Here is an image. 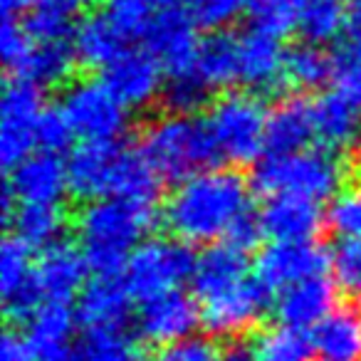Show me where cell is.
Returning a JSON list of instances; mask_svg holds the SVG:
<instances>
[{
  "mask_svg": "<svg viewBox=\"0 0 361 361\" xmlns=\"http://www.w3.org/2000/svg\"><path fill=\"white\" fill-rule=\"evenodd\" d=\"M250 206V183L233 169H206L180 180L166 198L161 223L180 243L216 245Z\"/></svg>",
  "mask_w": 361,
  "mask_h": 361,
  "instance_id": "1",
  "label": "cell"
},
{
  "mask_svg": "<svg viewBox=\"0 0 361 361\" xmlns=\"http://www.w3.org/2000/svg\"><path fill=\"white\" fill-rule=\"evenodd\" d=\"M154 206L124 201V198H97L87 201L77 216V238L90 270L99 277L124 272L131 252L144 243L154 226Z\"/></svg>",
  "mask_w": 361,
  "mask_h": 361,
  "instance_id": "2",
  "label": "cell"
},
{
  "mask_svg": "<svg viewBox=\"0 0 361 361\" xmlns=\"http://www.w3.org/2000/svg\"><path fill=\"white\" fill-rule=\"evenodd\" d=\"M141 151L164 180H186L213 169L221 151L208 121L193 114H164L154 119L141 136Z\"/></svg>",
  "mask_w": 361,
  "mask_h": 361,
  "instance_id": "3",
  "label": "cell"
},
{
  "mask_svg": "<svg viewBox=\"0 0 361 361\" xmlns=\"http://www.w3.org/2000/svg\"><path fill=\"white\" fill-rule=\"evenodd\" d=\"M250 180V186L265 198L322 203L339 193L344 166L329 149H305L287 156H265L255 164Z\"/></svg>",
  "mask_w": 361,
  "mask_h": 361,
  "instance_id": "4",
  "label": "cell"
},
{
  "mask_svg": "<svg viewBox=\"0 0 361 361\" xmlns=\"http://www.w3.org/2000/svg\"><path fill=\"white\" fill-rule=\"evenodd\" d=\"M267 114L260 97L250 92H226L211 104L208 126L221 151V159L250 164L265 151Z\"/></svg>",
  "mask_w": 361,
  "mask_h": 361,
  "instance_id": "5",
  "label": "cell"
},
{
  "mask_svg": "<svg viewBox=\"0 0 361 361\" xmlns=\"http://www.w3.org/2000/svg\"><path fill=\"white\" fill-rule=\"evenodd\" d=\"M196 257L186 243L169 240V238H149L144 240L124 267V282L134 300H151L178 290L186 280H191Z\"/></svg>",
  "mask_w": 361,
  "mask_h": 361,
  "instance_id": "6",
  "label": "cell"
},
{
  "mask_svg": "<svg viewBox=\"0 0 361 361\" xmlns=\"http://www.w3.org/2000/svg\"><path fill=\"white\" fill-rule=\"evenodd\" d=\"M42 114L40 87L23 80L8 82L0 99V164L8 173L35 154Z\"/></svg>",
  "mask_w": 361,
  "mask_h": 361,
  "instance_id": "7",
  "label": "cell"
},
{
  "mask_svg": "<svg viewBox=\"0 0 361 361\" xmlns=\"http://www.w3.org/2000/svg\"><path fill=\"white\" fill-rule=\"evenodd\" d=\"M62 111L82 141H116L129 124V109L102 80H77L65 90Z\"/></svg>",
  "mask_w": 361,
  "mask_h": 361,
  "instance_id": "8",
  "label": "cell"
},
{
  "mask_svg": "<svg viewBox=\"0 0 361 361\" xmlns=\"http://www.w3.org/2000/svg\"><path fill=\"white\" fill-rule=\"evenodd\" d=\"M196 27L191 13L183 8H166L151 20L144 35L146 50L156 57L169 80L191 75L196 70V55L201 45Z\"/></svg>",
  "mask_w": 361,
  "mask_h": 361,
  "instance_id": "9",
  "label": "cell"
},
{
  "mask_svg": "<svg viewBox=\"0 0 361 361\" xmlns=\"http://www.w3.org/2000/svg\"><path fill=\"white\" fill-rule=\"evenodd\" d=\"M267 307L270 292L255 277H245L231 290L201 302L203 326L216 336L238 339L260 324Z\"/></svg>",
  "mask_w": 361,
  "mask_h": 361,
  "instance_id": "10",
  "label": "cell"
},
{
  "mask_svg": "<svg viewBox=\"0 0 361 361\" xmlns=\"http://www.w3.org/2000/svg\"><path fill=\"white\" fill-rule=\"evenodd\" d=\"M331 255L317 243H267L255 257V280L267 292H282L297 282L322 277Z\"/></svg>",
  "mask_w": 361,
  "mask_h": 361,
  "instance_id": "11",
  "label": "cell"
},
{
  "mask_svg": "<svg viewBox=\"0 0 361 361\" xmlns=\"http://www.w3.org/2000/svg\"><path fill=\"white\" fill-rule=\"evenodd\" d=\"M198 324H203L201 307L191 295L180 290L141 302L136 314V331L141 339L164 349L193 336Z\"/></svg>",
  "mask_w": 361,
  "mask_h": 361,
  "instance_id": "12",
  "label": "cell"
},
{
  "mask_svg": "<svg viewBox=\"0 0 361 361\" xmlns=\"http://www.w3.org/2000/svg\"><path fill=\"white\" fill-rule=\"evenodd\" d=\"M32 247L18 235H8L0 243V295L8 319L27 322L42 305V292L35 277Z\"/></svg>",
  "mask_w": 361,
  "mask_h": 361,
  "instance_id": "13",
  "label": "cell"
},
{
  "mask_svg": "<svg viewBox=\"0 0 361 361\" xmlns=\"http://www.w3.org/2000/svg\"><path fill=\"white\" fill-rule=\"evenodd\" d=\"M102 82L126 109H146L164 94V70L149 50L121 52L102 70Z\"/></svg>",
  "mask_w": 361,
  "mask_h": 361,
  "instance_id": "14",
  "label": "cell"
},
{
  "mask_svg": "<svg viewBox=\"0 0 361 361\" xmlns=\"http://www.w3.org/2000/svg\"><path fill=\"white\" fill-rule=\"evenodd\" d=\"M87 272H90V262H87L82 247L72 245V243H57V245L47 247L35 262L37 287H40L45 302L70 305L87 287Z\"/></svg>",
  "mask_w": 361,
  "mask_h": 361,
  "instance_id": "15",
  "label": "cell"
},
{
  "mask_svg": "<svg viewBox=\"0 0 361 361\" xmlns=\"http://www.w3.org/2000/svg\"><path fill=\"white\" fill-rule=\"evenodd\" d=\"M6 186L13 191L18 203H60L70 191L67 180V161L60 154L35 151L30 159L8 173Z\"/></svg>",
  "mask_w": 361,
  "mask_h": 361,
  "instance_id": "16",
  "label": "cell"
},
{
  "mask_svg": "<svg viewBox=\"0 0 361 361\" xmlns=\"http://www.w3.org/2000/svg\"><path fill=\"white\" fill-rule=\"evenodd\" d=\"M265 238L270 243H314L326 218L319 203L305 198H267L257 213Z\"/></svg>",
  "mask_w": 361,
  "mask_h": 361,
  "instance_id": "17",
  "label": "cell"
},
{
  "mask_svg": "<svg viewBox=\"0 0 361 361\" xmlns=\"http://www.w3.org/2000/svg\"><path fill=\"white\" fill-rule=\"evenodd\" d=\"M119 141H82L67 156L70 193L85 201L106 198L111 171L119 156Z\"/></svg>",
  "mask_w": 361,
  "mask_h": 361,
  "instance_id": "18",
  "label": "cell"
},
{
  "mask_svg": "<svg viewBox=\"0 0 361 361\" xmlns=\"http://www.w3.org/2000/svg\"><path fill=\"white\" fill-rule=\"evenodd\" d=\"M131 300L134 295L126 287L124 277L97 275L77 297V319L87 326V331L121 329L131 314Z\"/></svg>",
  "mask_w": 361,
  "mask_h": 361,
  "instance_id": "19",
  "label": "cell"
},
{
  "mask_svg": "<svg viewBox=\"0 0 361 361\" xmlns=\"http://www.w3.org/2000/svg\"><path fill=\"white\" fill-rule=\"evenodd\" d=\"M334 302H336L334 282H329L322 275L305 282H297V285L282 290L275 302V314L282 326L307 331V329H317L336 310Z\"/></svg>",
  "mask_w": 361,
  "mask_h": 361,
  "instance_id": "20",
  "label": "cell"
},
{
  "mask_svg": "<svg viewBox=\"0 0 361 361\" xmlns=\"http://www.w3.org/2000/svg\"><path fill=\"white\" fill-rule=\"evenodd\" d=\"M314 136V109L302 97H287L277 102L267 114L265 151L267 156H287L310 149Z\"/></svg>",
  "mask_w": 361,
  "mask_h": 361,
  "instance_id": "21",
  "label": "cell"
},
{
  "mask_svg": "<svg viewBox=\"0 0 361 361\" xmlns=\"http://www.w3.org/2000/svg\"><path fill=\"white\" fill-rule=\"evenodd\" d=\"M247 252L233 247L231 243H216L208 245L201 255L196 257V267H193V292L201 302L211 300V297L221 295V292L235 287L238 282L245 280Z\"/></svg>",
  "mask_w": 361,
  "mask_h": 361,
  "instance_id": "22",
  "label": "cell"
},
{
  "mask_svg": "<svg viewBox=\"0 0 361 361\" xmlns=\"http://www.w3.org/2000/svg\"><path fill=\"white\" fill-rule=\"evenodd\" d=\"M238 65H240L243 85L267 90L282 82L285 50L277 37L260 30H247L245 35L238 37Z\"/></svg>",
  "mask_w": 361,
  "mask_h": 361,
  "instance_id": "23",
  "label": "cell"
},
{
  "mask_svg": "<svg viewBox=\"0 0 361 361\" xmlns=\"http://www.w3.org/2000/svg\"><path fill=\"white\" fill-rule=\"evenodd\" d=\"M314 136L322 149H349L361 136V109L339 92L322 94L312 102Z\"/></svg>",
  "mask_w": 361,
  "mask_h": 361,
  "instance_id": "24",
  "label": "cell"
},
{
  "mask_svg": "<svg viewBox=\"0 0 361 361\" xmlns=\"http://www.w3.org/2000/svg\"><path fill=\"white\" fill-rule=\"evenodd\" d=\"M161 180L164 178L156 173V169L149 164L144 151L121 146L114 171H111L106 198H124V201L154 206L161 196Z\"/></svg>",
  "mask_w": 361,
  "mask_h": 361,
  "instance_id": "25",
  "label": "cell"
},
{
  "mask_svg": "<svg viewBox=\"0 0 361 361\" xmlns=\"http://www.w3.org/2000/svg\"><path fill=\"white\" fill-rule=\"evenodd\" d=\"M77 65V55L72 40L65 42H35L32 40L27 55L18 65V70L11 75V80H23L40 87H57L65 85L72 77Z\"/></svg>",
  "mask_w": 361,
  "mask_h": 361,
  "instance_id": "26",
  "label": "cell"
},
{
  "mask_svg": "<svg viewBox=\"0 0 361 361\" xmlns=\"http://www.w3.org/2000/svg\"><path fill=\"white\" fill-rule=\"evenodd\" d=\"M312 341L322 361H361V307H336Z\"/></svg>",
  "mask_w": 361,
  "mask_h": 361,
  "instance_id": "27",
  "label": "cell"
},
{
  "mask_svg": "<svg viewBox=\"0 0 361 361\" xmlns=\"http://www.w3.org/2000/svg\"><path fill=\"white\" fill-rule=\"evenodd\" d=\"M25 324L27 341L32 344L35 354L40 356V361H45L65 351L67 346H72L70 341L75 336L80 319H77V312L65 302H45Z\"/></svg>",
  "mask_w": 361,
  "mask_h": 361,
  "instance_id": "28",
  "label": "cell"
},
{
  "mask_svg": "<svg viewBox=\"0 0 361 361\" xmlns=\"http://www.w3.org/2000/svg\"><path fill=\"white\" fill-rule=\"evenodd\" d=\"M72 47H75L77 62L85 67H94V70H104L121 52L129 50L126 47V37L106 20L104 13L85 18L75 27Z\"/></svg>",
  "mask_w": 361,
  "mask_h": 361,
  "instance_id": "29",
  "label": "cell"
},
{
  "mask_svg": "<svg viewBox=\"0 0 361 361\" xmlns=\"http://www.w3.org/2000/svg\"><path fill=\"white\" fill-rule=\"evenodd\" d=\"M196 72L208 90H226L240 80L238 65V37L231 32H211L203 37L196 55Z\"/></svg>",
  "mask_w": 361,
  "mask_h": 361,
  "instance_id": "30",
  "label": "cell"
},
{
  "mask_svg": "<svg viewBox=\"0 0 361 361\" xmlns=\"http://www.w3.org/2000/svg\"><path fill=\"white\" fill-rule=\"evenodd\" d=\"M13 235H18L32 250L62 243V233L67 228V213L60 203H20L11 221Z\"/></svg>",
  "mask_w": 361,
  "mask_h": 361,
  "instance_id": "31",
  "label": "cell"
},
{
  "mask_svg": "<svg viewBox=\"0 0 361 361\" xmlns=\"http://www.w3.org/2000/svg\"><path fill=\"white\" fill-rule=\"evenodd\" d=\"M334 57H329L319 45L300 42L285 50L282 82L292 90H317L326 80H331Z\"/></svg>",
  "mask_w": 361,
  "mask_h": 361,
  "instance_id": "32",
  "label": "cell"
},
{
  "mask_svg": "<svg viewBox=\"0 0 361 361\" xmlns=\"http://www.w3.org/2000/svg\"><path fill=\"white\" fill-rule=\"evenodd\" d=\"M297 30L305 42L326 45L346 30V6L341 0H307Z\"/></svg>",
  "mask_w": 361,
  "mask_h": 361,
  "instance_id": "33",
  "label": "cell"
},
{
  "mask_svg": "<svg viewBox=\"0 0 361 361\" xmlns=\"http://www.w3.org/2000/svg\"><path fill=\"white\" fill-rule=\"evenodd\" d=\"M252 346L260 361H312L314 354V341L307 331L282 324L262 331Z\"/></svg>",
  "mask_w": 361,
  "mask_h": 361,
  "instance_id": "34",
  "label": "cell"
},
{
  "mask_svg": "<svg viewBox=\"0 0 361 361\" xmlns=\"http://www.w3.org/2000/svg\"><path fill=\"white\" fill-rule=\"evenodd\" d=\"M307 0H250L247 18L252 30L272 37H285L300 27V18Z\"/></svg>",
  "mask_w": 361,
  "mask_h": 361,
  "instance_id": "35",
  "label": "cell"
},
{
  "mask_svg": "<svg viewBox=\"0 0 361 361\" xmlns=\"http://www.w3.org/2000/svg\"><path fill=\"white\" fill-rule=\"evenodd\" d=\"M334 285L349 300L361 305V240H341L331 250L329 262Z\"/></svg>",
  "mask_w": 361,
  "mask_h": 361,
  "instance_id": "36",
  "label": "cell"
},
{
  "mask_svg": "<svg viewBox=\"0 0 361 361\" xmlns=\"http://www.w3.org/2000/svg\"><path fill=\"white\" fill-rule=\"evenodd\" d=\"M151 0H104V18L126 37H144L154 20Z\"/></svg>",
  "mask_w": 361,
  "mask_h": 361,
  "instance_id": "37",
  "label": "cell"
},
{
  "mask_svg": "<svg viewBox=\"0 0 361 361\" xmlns=\"http://www.w3.org/2000/svg\"><path fill=\"white\" fill-rule=\"evenodd\" d=\"M326 223L341 240H361V186L344 188L331 198Z\"/></svg>",
  "mask_w": 361,
  "mask_h": 361,
  "instance_id": "38",
  "label": "cell"
},
{
  "mask_svg": "<svg viewBox=\"0 0 361 361\" xmlns=\"http://www.w3.org/2000/svg\"><path fill=\"white\" fill-rule=\"evenodd\" d=\"M247 8H250V0H188L186 3L193 23L213 32L233 25L243 13H247Z\"/></svg>",
  "mask_w": 361,
  "mask_h": 361,
  "instance_id": "39",
  "label": "cell"
},
{
  "mask_svg": "<svg viewBox=\"0 0 361 361\" xmlns=\"http://www.w3.org/2000/svg\"><path fill=\"white\" fill-rule=\"evenodd\" d=\"M208 94H211V90L203 85L196 72L183 75V77H173V80H169L164 85L166 106H169L173 114H193L198 106L206 104Z\"/></svg>",
  "mask_w": 361,
  "mask_h": 361,
  "instance_id": "40",
  "label": "cell"
},
{
  "mask_svg": "<svg viewBox=\"0 0 361 361\" xmlns=\"http://www.w3.org/2000/svg\"><path fill=\"white\" fill-rule=\"evenodd\" d=\"M331 82H334L339 94H344L361 109V47L349 45L336 52Z\"/></svg>",
  "mask_w": 361,
  "mask_h": 361,
  "instance_id": "41",
  "label": "cell"
},
{
  "mask_svg": "<svg viewBox=\"0 0 361 361\" xmlns=\"http://www.w3.org/2000/svg\"><path fill=\"white\" fill-rule=\"evenodd\" d=\"M75 129H72L70 119L62 111V106H55V109H45L40 119V126H37V146L40 151H50V154H62L72 146V139H75Z\"/></svg>",
  "mask_w": 361,
  "mask_h": 361,
  "instance_id": "42",
  "label": "cell"
},
{
  "mask_svg": "<svg viewBox=\"0 0 361 361\" xmlns=\"http://www.w3.org/2000/svg\"><path fill=\"white\" fill-rule=\"evenodd\" d=\"M27 35L35 42H65L72 40L75 27L70 18H62L50 11H30V16L23 20Z\"/></svg>",
  "mask_w": 361,
  "mask_h": 361,
  "instance_id": "43",
  "label": "cell"
},
{
  "mask_svg": "<svg viewBox=\"0 0 361 361\" xmlns=\"http://www.w3.org/2000/svg\"><path fill=\"white\" fill-rule=\"evenodd\" d=\"M32 45V37L27 35L25 25L16 18H3V27H0V55H3V65H6L8 75L18 70L23 57L27 55Z\"/></svg>",
  "mask_w": 361,
  "mask_h": 361,
  "instance_id": "44",
  "label": "cell"
},
{
  "mask_svg": "<svg viewBox=\"0 0 361 361\" xmlns=\"http://www.w3.org/2000/svg\"><path fill=\"white\" fill-rule=\"evenodd\" d=\"M156 361H223V351L206 336H188L173 346H166Z\"/></svg>",
  "mask_w": 361,
  "mask_h": 361,
  "instance_id": "45",
  "label": "cell"
},
{
  "mask_svg": "<svg viewBox=\"0 0 361 361\" xmlns=\"http://www.w3.org/2000/svg\"><path fill=\"white\" fill-rule=\"evenodd\" d=\"M262 238H265V233H262V226H260V221H257V216L245 213V216L231 228V233L226 235V243H231L233 247H238V250H243V252H250L252 247H257V243H260Z\"/></svg>",
  "mask_w": 361,
  "mask_h": 361,
  "instance_id": "46",
  "label": "cell"
},
{
  "mask_svg": "<svg viewBox=\"0 0 361 361\" xmlns=\"http://www.w3.org/2000/svg\"><path fill=\"white\" fill-rule=\"evenodd\" d=\"M37 354L25 334L8 329L0 336V361H35Z\"/></svg>",
  "mask_w": 361,
  "mask_h": 361,
  "instance_id": "47",
  "label": "cell"
},
{
  "mask_svg": "<svg viewBox=\"0 0 361 361\" xmlns=\"http://www.w3.org/2000/svg\"><path fill=\"white\" fill-rule=\"evenodd\" d=\"M92 0H32V11H50L62 18H75L87 11Z\"/></svg>",
  "mask_w": 361,
  "mask_h": 361,
  "instance_id": "48",
  "label": "cell"
},
{
  "mask_svg": "<svg viewBox=\"0 0 361 361\" xmlns=\"http://www.w3.org/2000/svg\"><path fill=\"white\" fill-rule=\"evenodd\" d=\"M346 40L349 45L361 47V0H349L346 6Z\"/></svg>",
  "mask_w": 361,
  "mask_h": 361,
  "instance_id": "49",
  "label": "cell"
},
{
  "mask_svg": "<svg viewBox=\"0 0 361 361\" xmlns=\"http://www.w3.org/2000/svg\"><path fill=\"white\" fill-rule=\"evenodd\" d=\"M223 361H260L255 354V346L247 344H231L223 351Z\"/></svg>",
  "mask_w": 361,
  "mask_h": 361,
  "instance_id": "50",
  "label": "cell"
},
{
  "mask_svg": "<svg viewBox=\"0 0 361 361\" xmlns=\"http://www.w3.org/2000/svg\"><path fill=\"white\" fill-rule=\"evenodd\" d=\"M45 361H87V356H85V351L80 349V344H77V346H67L65 351H60V354L50 356V359H45Z\"/></svg>",
  "mask_w": 361,
  "mask_h": 361,
  "instance_id": "51",
  "label": "cell"
},
{
  "mask_svg": "<svg viewBox=\"0 0 361 361\" xmlns=\"http://www.w3.org/2000/svg\"><path fill=\"white\" fill-rule=\"evenodd\" d=\"M154 3V8H159V11H166V8H178L180 3H188V0H151Z\"/></svg>",
  "mask_w": 361,
  "mask_h": 361,
  "instance_id": "52",
  "label": "cell"
}]
</instances>
